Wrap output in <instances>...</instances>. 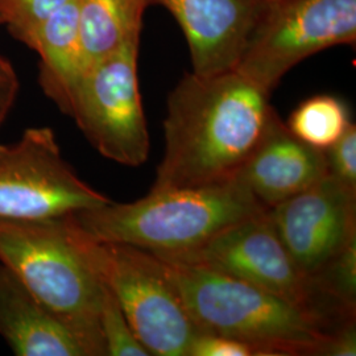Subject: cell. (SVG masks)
<instances>
[{"mask_svg": "<svg viewBox=\"0 0 356 356\" xmlns=\"http://www.w3.org/2000/svg\"><path fill=\"white\" fill-rule=\"evenodd\" d=\"M273 111L269 92L236 69L186 73L168 98L165 153L151 191L232 181Z\"/></svg>", "mask_w": 356, "mask_h": 356, "instance_id": "cell-1", "label": "cell"}, {"mask_svg": "<svg viewBox=\"0 0 356 356\" xmlns=\"http://www.w3.org/2000/svg\"><path fill=\"white\" fill-rule=\"evenodd\" d=\"M153 257L198 332L239 339L260 356L327 355L344 323L216 270Z\"/></svg>", "mask_w": 356, "mask_h": 356, "instance_id": "cell-2", "label": "cell"}, {"mask_svg": "<svg viewBox=\"0 0 356 356\" xmlns=\"http://www.w3.org/2000/svg\"><path fill=\"white\" fill-rule=\"evenodd\" d=\"M266 211V206L232 179L209 186L149 191L135 202L110 201L70 218L95 241L169 256L195 248L222 229Z\"/></svg>", "mask_w": 356, "mask_h": 356, "instance_id": "cell-3", "label": "cell"}, {"mask_svg": "<svg viewBox=\"0 0 356 356\" xmlns=\"http://www.w3.org/2000/svg\"><path fill=\"white\" fill-rule=\"evenodd\" d=\"M0 263L70 327L88 355H106L101 330L104 286L73 242L65 216L0 218Z\"/></svg>", "mask_w": 356, "mask_h": 356, "instance_id": "cell-4", "label": "cell"}, {"mask_svg": "<svg viewBox=\"0 0 356 356\" xmlns=\"http://www.w3.org/2000/svg\"><path fill=\"white\" fill-rule=\"evenodd\" d=\"M72 239L107 291L114 296L138 339L156 356H188L197 327L152 254L88 236L65 216Z\"/></svg>", "mask_w": 356, "mask_h": 356, "instance_id": "cell-5", "label": "cell"}, {"mask_svg": "<svg viewBox=\"0 0 356 356\" xmlns=\"http://www.w3.org/2000/svg\"><path fill=\"white\" fill-rule=\"evenodd\" d=\"M140 36L90 65L73 90L67 114L103 157L126 166L148 159L151 140L141 103Z\"/></svg>", "mask_w": 356, "mask_h": 356, "instance_id": "cell-6", "label": "cell"}, {"mask_svg": "<svg viewBox=\"0 0 356 356\" xmlns=\"http://www.w3.org/2000/svg\"><path fill=\"white\" fill-rule=\"evenodd\" d=\"M356 41V0H267L236 70L269 94L307 57Z\"/></svg>", "mask_w": 356, "mask_h": 356, "instance_id": "cell-7", "label": "cell"}, {"mask_svg": "<svg viewBox=\"0 0 356 356\" xmlns=\"http://www.w3.org/2000/svg\"><path fill=\"white\" fill-rule=\"evenodd\" d=\"M156 257L207 268L245 281L338 322L348 319L329 310L327 305L346 314L319 291L314 279L296 264L281 242L268 211L222 229L195 248Z\"/></svg>", "mask_w": 356, "mask_h": 356, "instance_id": "cell-8", "label": "cell"}, {"mask_svg": "<svg viewBox=\"0 0 356 356\" xmlns=\"http://www.w3.org/2000/svg\"><path fill=\"white\" fill-rule=\"evenodd\" d=\"M110 202L78 177L49 127L0 144V218L51 219Z\"/></svg>", "mask_w": 356, "mask_h": 356, "instance_id": "cell-9", "label": "cell"}, {"mask_svg": "<svg viewBox=\"0 0 356 356\" xmlns=\"http://www.w3.org/2000/svg\"><path fill=\"white\" fill-rule=\"evenodd\" d=\"M268 214L296 264L310 277L356 238V191L329 173Z\"/></svg>", "mask_w": 356, "mask_h": 356, "instance_id": "cell-10", "label": "cell"}, {"mask_svg": "<svg viewBox=\"0 0 356 356\" xmlns=\"http://www.w3.org/2000/svg\"><path fill=\"white\" fill-rule=\"evenodd\" d=\"M267 0H149L165 7L181 26L191 51L193 73L232 70Z\"/></svg>", "mask_w": 356, "mask_h": 356, "instance_id": "cell-11", "label": "cell"}, {"mask_svg": "<svg viewBox=\"0 0 356 356\" xmlns=\"http://www.w3.org/2000/svg\"><path fill=\"white\" fill-rule=\"evenodd\" d=\"M327 173L325 151L297 139L273 111L261 140L234 179L269 210Z\"/></svg>", "mask_w": 356, "mask_h": 356, "instance_id": "cell-12", "label": "cell"}, {"mask_svg": "<svg viewBox=\"0 0 356 356\" xmlns=\"http://www.w3.org/2000/svg\"><path fill=\"white\" fill-rule=\"evenodd\" d=\"M0 338L19 356H89L61 319L0 263Z\"/></svg>", "mask_w": 356, "mask_h": 356, "instance_id": "cell-13", "label": "cell"}, {"mask_svg": "<svg viewBox=\"0 0 356 356\" xmlns=\"http://www.w3.org/2000/svg\"><path fill=\"white\" fill-rule=\"evenodd\" d=\"M40 57L38 83L67 114L73 90L83 72L79 38V0H67L38 29L31 47Z\"/></svg>", "mask_w": 356, "mask_h": 356, "instance_id": "cell-14", "label": "cell"}, {"mask_svg": "<svg viewBox=\"0 0 356 356\" xmlns=\"http://www.w3.org/2000/svg\"><path fill=\"white\" fill-rule=\"evenodd\" d=\"M148 6L149 0H79L83 70L140 36Z\"/></svg>", "mask_w": 356, "mask_h": 356, "instance_id": "cell-15", "label": "cell"}, {"mask_svg": "<svg viewBox=\"0 0 356 356\" xmlns=\"http://www.w3.org/2000/svg\"><path fill=\"white\" fill-rule=\"evenodd\" d=\"M344 103L332 95H316L301 103L285 123L306 144L326 151L350 126Z\"/></svg>", "mask_w": 356, "mask_h": 356, "instance_id": "cell-16", "label": "cell"}, {"mask_svg": "<svg viewBox=\"0 0 356 356\" xmlns=\"http://www.w3.org/2000/svg\"><path fill=\"white\" fill-rule=\"evenodd\" d=\"M321 292L344 312L355 314L356 238L344 245L318 275L313 276Z\"/></svg>", "mask_w": 356, "mask_h": 356, "instance_id": "cell-17", "label": "cell"}, {"mask_svg": "<svg viewBox=\"0 0 356 356\" xmlns=\"http://www.w3.org/2000/svg\"><path fill=\"white\" fill-rule=\"evenodd\" d=\"M67 0H0V22L29 49L38 29Z\"/></svg>", "mask_w": 356, "mask_h": 356, "instance_id": "cell-18", "label": "cell"}, {"mask_svg": "<svg viewBox=\"0 0 356 356\" xmlns=\"http://www.w3.org/2000/svg\"><path fill=\"white\" fill-rule=\"evenodd\" d=\"M101 330L106 355H151L149 351L138 339L114 296L107 291L106 286L101 310Z\"/></svg>", "mask_w": 356, "mask_h": 356, "instance_id": "cell-19", "label": "cell"}, {"mask_svg": "<svg viewBox=\"0 0 356 356\" xmlns=\"http://www.w3.org/2000/svg\"><path fill=\"white\" fill-rule=\"evenodd\" d=\"M327 172L356 191V127L350 123L343 135L325 151Z\"/></svg>", "mask_w": 356, "mask_h": 356, "instance_id": "cell-20", "label": "cell"}, {"mask_svg": "<svg viewBox=\"0 0 356 356\" xmlns=\"http://www.w3.org/2000/svg\"><path fill=\"white\" fill-rule=\"evenodd\" d=\"M188 356H260L251 344L225 335L198 332L191 341Z\"/></svg>", "mask_w": 356, "mask_h": 356, "instance_id": "cell-21", "label": "cell"}, {"mask_svg": "<svg viewBox=\"0 0 356 356\" xmlns=\"http://www.w3.org/2000/svg\"><path fill=\"white\" fill-rule=\"evenodd\" d=\"M20 90V81L13 63L0 53V129L11 114Z\"/></svg>", "mask_w": 356, "mask_h": 356, "instance_id": "cell-22", "label": "cell"}, {"mask_svg": "<svg viewBox=\"0 0 356 356\" xmlns=\"http://www.w3.org/2000/svg\"><path fill=\"white\" fill-rule=\"evenodd\" d=\"M330 356H355L356 331L354 319L341 325L332 337L330 347L327 350Z\"/></svg>", "mask_w": 356, "mask_h": 356, "instance_id": "cell-23", "label": "cell"}, {"mask_svg": "<svg viewBox=\"0 0 356 356\" xmlns=\"http://www.w3.org/2000/svg\"><path fill=\"white\" fill-rule=\"evenodd\" d=\"M0 26H1V22H0Z\"/></svg>", "mask_w": 356, "mask_h": 356, "instance_id": "cell-24", "label": "cell"}]
</instances>
